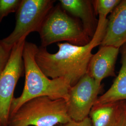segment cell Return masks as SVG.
Returning <instances> with one entry per match:
<instances>
[{"mask_svg": "<svg viewBox=\"0 0 126 126\" xmlns=\"http://www.w3.org/2000/svg\"><path fill=\"white\" fill-rule=\"evenodd\" d=\"M98 20L94 35L86 45L58 43L59 50L55 53H50L45 47H38L35 56L36 61L46 76L51 79L64 78L73 86L86 75L93 55L92 50L100 45L107 27L108 18Z\"/></svg>", "mask_w": 126, "mask_h": 126, "instance_id": "6da1fadb", "label": "cell"}, {"mask_svg": "<svg viewBox=\"0 0 126 126\" xmlns=\"http://www.w3.org/2000/svg\"><path fill=\"white\" fill-rule=\"evenodd\" d=\"M38 49L36 44L26 41L23 50L25 79L21 95L14 98L10 109V116L16 113L23 104L31 99L47 96L52 99L67 101L72 86L64 78L50 79L36 63L35 56Z\"/></svg>", "mask_w": 126, "mask_h": 126, "instance_id": "7a4b0ae2", "label": "cell"}, {"mask_svg": "<svg viewBox=\"0 0 126 126\" xmlns=\"http://www.w3.org/2000/svg\"><path fill=\"white\" fill-rule=\"evenodd\" d=\"M72 120L65 99L43 96L23 104L10 116L8 126H57Z\"/></svg>", "mask_w": 126, "mask_h": 126, "instance_id": "3957f363", "label": "cell"}, {"mask_svg": "<svg viewBox=\"0 0 126 126\" xmlns=\"http://www.w3.org/2000/svg\"><path fill=\"white\" fill-rule=\"evenodd\" d=\"M41 47L61 41L78 46L88 44L91 39L85 32L80 20L70 16L58 4L50 11L38 32Z\"/></svg>", "mask_w": 126, "mask_h": 126, "instance_id": "277c9868", "label": "cell"}, {"mask_svg": "<svg viewBox=\"0 0 126 126\" xmlns=\"http://www.w3.org/2000/svg\"><path fill=\"white\" fill-rule=\"evenodd\" d=\"M54 0H22L16 12L13 32L1 41L7 48L13 47L32 32H39L45 19L53 8Z\"/></svg>", "mask_w": 126, "mask_h": 126, "instance_id": "5b68a950", "label": "cell"}, {"mask_svg": "<svg viewBox=\"0 0 126 126\" xmlns=\"http://www.w3.org/2000/svg\"><path fill=\"white\" fill-rule=\"evenodd\" d=\"M26 38L13 47L8 63L0 74V126H8L14 91L24 68L23 50Z\"/></svg>", "mask_w": 126, "mask_h": 126, "instance_id": "8992f818", "label": "cell"}, {"mask_svg": "<svg viewBox=\"0 0 126 126\" xmlns=\"http://www.w3.org/2000/svg\"><path fill=\"white\" fill-rule=\"evenodd\" d=\"M102 87L88 73L71 87L66 102L68 113L72 120L79 122L89 116Z\"/></svg>", "mask_w": 126, "mask_h": 126, "instance_id": "52a82bcc", "label": "cell"}, {"mask_svg": "<svg viewBox=\"0 0 126 126\" xmlns=\"http://www.w3.org/2000/svg\"><path fill=\"white\" fill-rule=\"evenodd\" d=\"M119 51V48L100 46L99 50L90 59L87 73L99 85L104 79L115 76V66Z\"/></svg>", "mask_w": 126, "mask_h": 126, "instance_id": "ba28073f", "label": "cell"}, {"mask_svg": "<svg viewBox=\"0 0 126 126\" xmlns=\"http://www.w3.org/2000/svg\"><path fill=\"white\" fill-rule=\"evenodd\" d=\"M108 20L105 34L100 46L120 48L126 44V0L121 1Z\"/></svg>", "mask_w": 126, "mask_h": 126, "instance_id": "9c48e42d", "label": "cell"}, {"mask_svg": "<svg viewBox=\"0 0 126 126\" xmlns=\"http://www.w3.org/2000/svg\"><path fill=\"white\" fill-rule=\"evenodd\" d=\"M59 4L64 11L81 21L84 30L92 39L98 26L99 20L91 0H60Z\"/></svg>", "mask_w": 126, "mask_h": 126, "instance_id": "30bf717a", "label": "cell"}, {"mask_svg": "<svg viewBox=\"0 0 126 126\" xmlns=\"http://www.w3.org/2000/svg\"><path fill=\"white\" fill-rule=\"evenodd\" d=\"M123 101L94 105L89 117L92 126H118Z\"/></svg>", "mask_w": 126, "mask_h": 126, "instance_id": "8fae6325", "label": "cell"}, {"mask_svg": "<svg viewBox=\"0 0 126 126\" xmlns=\"http://www.w3.org/2000/svg\"><path fill=\"white\" fill-rule=\"evenodd\" d=\"M122 67L113 84L103 94L98 97L94 105L126 101V44L122 46Z\"/></svg>", "mask_w": 126, "mask_h": 126, "instance_id": "7c38bea8", "label": "cell"}, {"mask_svg": "<svg viewBox=\"0 0 126 126\" xmlns=\"http://www.w3.org/2000/svg\"><path fill=\"white\" fill-rule=\"evenodd\" d=\"M120 0H93L92 3L96 15L99 18H107L108 14L120 3Z\"/></svg>", "mask_w": 126, "mask_h": 126, "instance_id": "4fadbf2b", "label": "cell"}, {"mask_svg": "<svg viewBox=\"0 0 126 126\" xmlns=\"http://www.w3.org/2000/svg\"><path fill=\"white\" fill-rule=\"evenodd\" d=\"M22 0H0V23L9 14L16 12Z\"/></svg>", "mask_w": 126, "mask_h": 126, "instance_id": "5bb4252c", "label": "cell"}, {"mask_svg": "<svg viewBox=\"0 0 126 126\" xmlns=\"http://www.w3.org/2000/svg\"><path fill=\"white\" fill-rule=\"evenodd\" d=\"M11 50L4 45L1 40H0V74L8 63Z\"/></svg>", "mask_w": 126, "mask_h": 126, "instance_id": "9a60e30c", "label": "cell"}, {"mask_svg": "<svg viewBox=\"0 0 126 126\" xmlns=\"http://www.w3.org/2000/svg\"><path fill=\"white\" fill-rule=\"evenodd\" d=\"M57 126H92V123L89 116L86 117L84 120L77 122L72 120L70 122H68L66 123L59 124Z\"/></svg>", "mask_w": 126, "mask_h": 126, "instance_id": "2e32d148", "label": "cell"}, {"mask_svg": "<svg viewBox=\"0 0 126 126\" xmlns=\"http://www.w3.org/2000/svg\"><path fill=\"white\" fill-rule=\"evenodd\" d=\"M118 126H126V101H123Z\"/></svg>", "mask_w": 126, "mask_h": 126, "instance_id": "e0dca14e", "label": "cell"}]
</instances>
